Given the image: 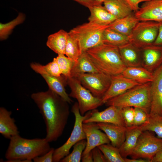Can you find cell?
Segmentation results:
<instances>
[{
  "label": "cell",
  "mask_w": 162,
  "mask_h": 162,
  "mask_svg": "<svg viewBox=\"0 0 162 162\" xmlns=\"http://www.w3.org/2000/svg\"><path fill=\"white\" fill-rule=\"evenodd\" d=\"M151 82L149 116L162 115V64L153 72Z\"/></svg>",
  "instance_id": "obj_13"
},
{
  "label": "cell",
  "mask_w": 162,
  "mask_h": 162,
  "mask_svg": "<svg viewBox=\"0 0 162 162\" xmlns=\"http://www.w3.org/2000/svg\"><path fill=\"white\" fill-rule=\"evenodd\" d=\"M30 67L35 72L41 75L48 74L57 77H60L62 76L59 66L54 58L52 62L46 65L32 63Z\"/></svg>",
  "instance_id": "obj_30"
},
{
  "label": "cell",
  "mask_w": 162,
  "mask_h": 162,
  "mask_svg": "<svg viewBox=\"0 0 162 162\" xmlns=\"http://www.w3.org/2000/svg\"><path fill=\"white\" fill-rule=\"evenodd\" d=\"M108 106L100 112L96 109L91 110L90 116L83 123H108L126 127L122 116V108L112 105Z\"/></svg>",
  "instance_id": "obj_11"
},
{
  "label": "cell",
  "mask_w": 162,
  "mask_h": 162,
  "mask_svg": "<svg viewBox=\"0 0 162 162\" xmlns=\"http://www.w3.org/2000/svg\"><path fill=\"white\" fill-rule=\"evenodd\" d=\"M67 83L71 90L69 96L77 100L82 115L103 104L101 98L94 96L77 78L70 77L67 79Z\"/></svg>",
  "instance_id": "obj_7"
},
{
  "label": "cell",
  "mask_w": 162,
  "mask_h": 162,
  "mask_svg": "<svg viewBox=\"0 0 162 162\" xmlns=\"http://www.w3.org/2000/svg\"><path fill=\"white\" fill-rule=\"evenodd\" d=\"M10 140L5 154L8 162H32L34 158L44 154L51 148L45 138L27 139L18 134Z\"/></svg>",
  "instance_id": "obj_2"
},
{
  "label": "cell",
  "mask_w": 162,
  "mask_h": 162,
  "mask_svg": "<svg viewBox=\"0 0 162 162\" xmlns=\"http://www.w3.org/2000/svg\"><path fill=\"white\" fill-rule=\"evenodd\" d=\"M82 162H93L92 151L82 156Z\"/></svg>",
  "instance_id": "obj_43"
},
{
  "label": "cell",
  "mask_w": 162,
  "mask_h": 162,
  "mask_svg": "<svg viewBox=\"0 0 162 162\" xmlns=\"http://www.w3.org/2000/svg\"><path fill=\"white\" fill-rule=\"evenodd\" d=\"M109 0H96V5H101L104 2Z\"/></svg>",
  "instance_id": "obj_46"
},
{
  "label": "cell",
  "mask_w": 162,
  "mask_h": 162,
  "mask_svg": "<svg viewBox=\"0 0 162 162\" xmlns=\"http://www.w3.org/2000/svg\"><path fill=\"white\" fill-rule=\"evenodd\" d=\"M134 108V116L133 125L140 126L146 122L148 120L149 114L140 108Z\"/></svg>",
  "instance_id": "obj_36"
},
{
  "label": "cell",
  "mask_w": 162,
  "mask_h": 162,
  "mask_svg": "<svg viewBox=\"0 0 162 162\" xmlns=\"http://www.w3.org/2000/svg\"><path fill=\"white\" fill-rule=\"evenodd\" d=\"M140 84L125 77L122 74L112 76L110 86L102 98L103 104L109 99Z\"/></svg>",
  "instance_id": "obj_14"
},
{
  "label": "cell",
  "mask_w": 162,
  "mask_h": 162,
  "mask_svg": "<svg viewBox=\"0 0 162 162\" xmlns=\"http://www.w3.org/2000/svg\"><path fill=\"white\" fill-rule=\"evenodd\" d=\"M96 123L98 128L106 135L111 145L119 148L125 140L126 127L111 123Z\"/></svg>",
  "instance_id": "obj_17"
},
{
  "label": "cell",
  "mask_w": 162,
  "mask_h": 162,
  "mask_svg": "<svg viewBox=\"0 0 162 162\" xmlns=\"http://www.w3.org/2000/svg\"><path fill=\"white\" fill-rule=\"evenodd\" d=\"M12 112L3 107L0 108V133L5 138L10 139L19 134L15 121L11 117Z\"/></svg>",
  "instance_id": "obj_20"
},
{
  "label": "cell",
  "mask_w": 162,
  "mask_h": 162,
  "mask_svg": "<svg viewBox=\"0 0 162 162\" xmlns=\"http://www.w3.org/2000/svg\"><path fill=\"white\" fill-rule=\"evenodd\" d=\"M112 76L103 72L85 73L76 78L95 97L101 98L109 88Z\"/></svg>",
  "instance_id": "obj_10"
},
{
  "label": "cell",
  "mask_w": 162,
  "mask_h": 162,
  "mask_svg": "<svg viewBox=\"0 0 162 162\" xmlns=\"http://www.w3.org/2000/svg\"><path fill=\"white\" fill-rule=\"evenodd\" d=\"M159 22L154 21H140L128 37L130 42L141 49L153 45L158 32Z\"/></svg>",
  "instance_id": "obj_8"
},
{
  "label": "cell",
  "mask_w": 162,
  "mask_h": 162,
  "mask_svg": "<svg viewBox=\"0 0 162 162\" xmlns=\"http://www.w3.org/2000/svg\"><path fill=\"white\" fill-rule=\"evenodd\" d=\"M142 131L141 125L126 127L125 140L118 148L123 158H126L132 154L136 146L138 138Z\"/></svg>",
  "instance_id": "obj_18"
},
{
  "label": "cell",
  "mask_w": 162,
  "mask_h": 162,
  "mask_svg": "<svg viewBox=\"0 0 162 162\" xmlns=\"http://www.w3.org/2000/svg\"><path fill=\"white\" fill-rule=\"evenodd\" d=\"M31 97L45 122V138L49 143L56 141L62 134L67 124L70 115L69 103L50 89L33 93Z\"/></svg>",
  "instance_id": "obj_1"
},
{
  "label": "cell",
  "mask_w": 162,
  "mask_h": 162,
  "mask_svg": "<svg viewBox=\"0 0 162 162\" xmlns=\"http://www.w3.org/2000/svg\"><path fill=\"white\" fill-rule=\"evenodd\" d=\"M82 128L86 136V145L82 156L88 153L96 147L110 142L105 133L98 128L96 123H83Z\"/></svg>",
  "instance_id": "obj_12"
},
{
  "label": "cell",
  "mask_w": 162,
  "mask_h": 162,
  "mask_svg": "<svg viewBox=\"0 0 162 162\" xmlns=\"http://www.w3.org/2000/svg\"><path fill=\"white\" fill-rule=\"evenodd\" d=\"M88 8L96 5V0H73Z\"/></svg>",
  "instance_id": "obj_42"
},
{
  "label": "cell",
  "mask_w": 162,
  "mask_h": 162,
  "mask_svg": "<svg viewBox=\"0 0 162 162\" xmlns=\"http://www.w3.org/2000/svg\"><path fill=\"white\" fill-rule=\"evenodd\" d=\"M122 74L140 84L151 82L154 78L153 73L142 66L127 67Z\"/></svg>",
  "instance_id": "obj_25"
},
{
  "label": "cell",
  "mask_w": 162,
  "mask_h": 162,
  "mask_svg": "<svg viewBox=\"0 0 162 162\" xmlns=\"http://www.w3.org/2000/svg\"><path fill=\"white\" fill-rule=\"evenodd\" d=\"M85 52L100 71L111 76L122 74L127 68L117 46L103 43Z\"/></svg>",
  "instance_id": "obj_3"
},
{
  "label": "cell",
  "mask_w": 162,
  "mask_h": 162,
  "mask_svg": "<svg viewBox=\"0 0 162 162\" xmlns=\"http://www.w3.org/2000/svg\"><path fill=\"white\" fill-rule=\"evenodd\" d=\"M92 151L94 162H108L104 154L97 147L93 148Z\"/></svg>",
  "instance_id": "obj_39"
},
{
  "label": "cell",
  "mask_w": 162,
  "mask_h": 162,
  "mask_svg": "<svg viewBox=\"0 0 162 162\" xmlns=\"http://www.w3.org/2000/svg\"><path fill=\"white\" fill-rule=\"evenodd\" d=\"M68 32L61 29L50 35L46 44L51 50L58 55H65V50Z\"/></svg>",
  "instance_id": "obj_27"
},
{
  "label": "cell",
  "mask_w": 162,
  "mask_h": 162,
  "mask_svg": "<svg viewBox=\"0 0 162 162\" xmlns=\"http://www.w3.org/2000/svg\"><path fill=\"white\" fill-rule=\"evenodd\" d=\"M102 72L94 64L86 52L82 53L77 62L74 63L71 73V77L76 78L85 73Z\"/></svg>",
  "instance_id": "obj_21"
},
{
  "label": "cell",
  "mask_w": 162,
  "mask_h": 162,
  "mask_svg": "<svg viewBox=\"0 0 162 162\" xmlns=\"http://www.w3.org/2000/svg\"><path fill=\"white\" fill-rule=\"evenodd\" d=\"M55 149L51 148L46 153L41 156L34 158L33 160L34 162H53V155Z\"/></svg>",
  "instance_id": "obj_38"
},
{
  "label": "cell",
  "mask_w": 162,
  "mask_h": 162,
  "mask_svg": "<svg viewBox=\"0 0 162 162\" xmlns=\"http://www.w3.org/2000/svg\"><path fill=\"white\" fill-rule=\"evenodd\" d=\"M25 18V15L20 13L12 21L6 23L0 24V38L1 40L6 39L13 29L16 26L22 23Z\"/></svg>",
  "instance_id": "obj_33"
},
{
  "label": "cell",
  "mask_w": 162,
  "mask_h": 162,
  "mask_svg": "<svg viewBox=\"0 0 162 162\" xmlns=\"http://www.w3.org/2000/svg\"><path fill=\"white\" fill-rule=\"evenodd\" d=\"M141 125L143 131L153 132L158 137L162 138V115L149 116L148 121Z\"/></svg>",
  "instance_id": "obj_32"
},
{
  "label": "cell",
  "mask_w": 162,
  "mask_h": 162,
  "mask_svg": "<svg viewBox=\"0 0 162 162\" xmlns=\"http://www.w3.org/2000/svg\"><path fill=\"white\" fill-rule=\"evenodd\" d=\"M141 50L142 66L153 73L162 64V46L152 45Z\"/></svg>",
  "instance_id": "obj_16"
},
{
  "label": "cell",
  "mask_w": 162,
  "mask_h": 162,
  "mask_svg": "<svg viewBox=\"0 0 162 162\" xmlns=\"http://www.w3.org/2000/svg\"><path fill=\"white\" fill-rule=\"evenodd\" d=\"M103 4L105 8L117 19L133 13V10L126 0H109Z\"/></svg>",
  "instance_id": "obj_24"
},
{
  "label": "cell",
  "mask_w": 162,
  "mask_h": 162,
  "mask_svg": "<svg viewBox=\"0 0 162 162\" xmlns=\"http://www.w3.org/2000/svg\"><path fill=\"white\" fill-rule=\"evenodd\" d=\"M134 14L140 21L162 22V0L143 2Z\"/></svg>",
  "instance_id": "obj_15"
},
{
  "label": "cell",
  "mask_w": 162,
  "mask_h": 162,
  "mask_svg": "<svg viewBox=\"0 0 162 162\" xmlns=\"http://www.w3.org/2000/svg\"><path fill=\"white\" fill-rule=\"evenodd\" d=\"M110 25H102L88 22L73 28L70 31L80 40L83 52L103 44V32Z\"/></svg>",
  "instance_id": "obj_6"
},
{
  "label": "cell",
  "mask_w": 162,
  "mask_h": 162,
  "mask_svg": "<svg viewBox=\"0 0 162 162\" xmlns=\"http://www.w3.org/2000/svg\"><path fill=\"white\" fill-rule=\"evenodd\" d=\"M86 145V140H82L73 146L72 152L62 159L61 162H80Z\"/></svg>",
  "instance_id": "obj_34"
},
{
  "label": "cell",
  "mask_w": 162,
  "mask_h": 162,
  "mask_svg": "<svg viewBox=\"0 0 162 162\" xmlns=\"http://www.w3.org/2000/svg\"><path fill=\"white\" fill-rule=\"evenodd\" d=\"M151 82L136 86L109 99L105 104L106 106H114L122 108L126 106L140 108L149 114Z\"/></svg>",
  "instance_id": "obj_4"
},
{
  "label": "cell",
  "mask_w": 162,
  "mask_h": 162,
  "mask_svg": "<svg viewBox=\"0 0 162 162\" xmlns=\"http://www.w3.org/2000/svg\"><path fill=\"white\" fill-rule=\"evenodd\" d=\"M118 48L121 58L127 67L142 66L141 49L130 43Z\"/></svg>",
  "instance_id": "obj_19"
},
{
  "label": "cell",
  "mask_w": 162,
  "mask_h": 162,
  "mask_svg": "<svg viewBox=\"0 0 162 162\" xmlns=\"http://www.w3.org/2000/svg\"><path fill=\"white\" fill-rule=\"evenodd\" d=\"M91 111H88L85 115L82 116L80 112L77 102L74 104L71 110L75 117L73 129L65 142L61 146L55 149L53 162H60L62 159L70 154V148L76 143L81 140L86 139L82 128V124L83 121L90 116Z\"/></svg>",
  "instance_id": "obj_5"
},
{
  "label": "cell",
  "mask_w": 162,
  "mask_h": 162,
  "mask_svg": "<svg viewBox=\"0 0 162 162\" xmlns=\"http://www.w3.org/2000/svg\"><path fill=\"white\" fill-rule=\"evenodd\" d=\"M125 162H150V161L147 159L143 158H132L129 159L127 158H124Z\"/></svg>",
  "instance_id": "obj_45"
},
{
  "label": "cell",
  "mask_w": 162,
  "mask_h": 162,
  "mask_svg": "<svg viewBox=\"0 0 162 162\" xmlns=\"http://www.w3.org/2000/svg\"><path fill=\"white\" fill-rule=\"evenodd\" d=\"M153 133L147 130L142 131L130 155L131 158L145 159L151 162L156 154L162 149V138L156 136Z\"/></svg>",
  "instance_id": "obj_9"
},
{
  "label": "cell",
  "mask_w": 162,
  "mask_h": 162,
  "mask_svg": "<svg viewBox=\"0 0 162 162\" xmlns=\"http://www.w3.org/2000/svg\"><path fill=\"white\" fill-rule=\"evenodd\" d=\"M54 58L59 66L62 75L67 81V79L71 77V71L74 63L64 55H58Z\"/></svg>",
  "instance_id": "obj_35"
},
{
  "label": "cell",
  "mask_w": 162,
  "mask_h": 162,
  "mask_svg": "<svg viewBox=\"0 0 162 162\" xmlns=\"http://www.w3.org/2000/svg\"><path fill=\"white\" fill-rule=\"evenodd\" d=\"M47 83L49 89L60 96L69 104L73 101L67 93L65 88L67 80L62 76L60 77L53 76L48 74L41 75Z\"/></svg>",
  "instance_id": "obj_23"
},
{
  "label": "cell",
  "mask_w": 162,
  "mask_h": 162,
  "mask_svg": "<svg viewBox=\"0 0 162 162\" xmlns=\"http://www.w3.org/2000/svg\"><path fill=\"white\" fill-rule=\"evenodd\" d=\"M140 21L133 13L124 17L117 19L110 25L109 28L128 37Z\"/></svg>",
  "instance_id": "obj_26"
},
{
  "label": "cell",
  "mask_w": 162,
  "mask_h": 162,
  "mask_svg": "<svg viewBox=\"0 0 162 162\" xmlns=\"http://www.w3.org/2000/svg\"><path fill=\"white\" fill-rule=\"evenodd\" d=\"M134 107L126 106L122 109V114L126 127L133 125L134 116Z\"/></svg>",
  "instance_id": "obj_37"
},
{
  "label": "cell",
  "mask_w": 162,
  "mask_h": 162,
  "mask_svg": "<svg viewBox=\"0 0 162 162\" xmlns=\"http://www.w3.org/2000/svg\"><path fill=\"white\" fill-rule=\"evenodd\" d=\"M90 15L88 22L102 25L111 24L117 19L101 5H94L88 8Z\"/></svg>",
  "instance_id": "obj_22"
},
{
  "label": "cell",
  "mask_w": 162,
  "mask_h": 162,
  "mask_svg": "<svg viewBox=\"0 0 162 162\" xmlns=\"http://www.w3.org/2000/svg\"><path fill=\"white\" fill-rule=\"evenodd\" d=\"M101 151L108 162H125L118 148L111 144H104L97 147Z\"/></svg>",
  "instance_id": "obj_31"
},
{
  "label": "cell",
  "mask_w": 162,
  "mask_h": 162,
  "mask_svg": "<svg viewBox=\"0 0 162 162\" xmlns=\"http://www.w3.org/2000/svg\"><path fill=\"white\" fill-rule=\"evenodd\" d=\"M104 44L119 47L130 43L128 37L109 27L104 31L103 35Z\"/></svg>",
  "instance_id": "obj_29"
},
{
  "label": "cell",
  "mask_w": 162,
  "mask_h": 162,
  "mask_svg": "<svg viewBox=\"0 0 162 162\" xmlns=\"http://www.w3.org/2000/svg\"><path fill=\"white\" fill-rule=\"evenodd\" d=\"M151 162H162V149L156 154Z\"/></svg>",
  "instance_id": "obj_44"
},
{
  "label": "cell",
  "mask_w": 162,
  "mask_h": 162,
  "mask_svg": "<svg viewBox=\"0 0 162 162\" xmlns=\"http://www.w3.org/2000/svg\"><path fill=\"white\" fill-rule=\"evenodd\" d=\"M131 8L134 13L139 9V4L142 2H144L150 0H126Z\"/></svg>",
  "instance_id": "obj_40"
},
{
  "label": "cell",
  "mask_w": 162,
  "mask_h": 162,
  "mask_svg": "<svg viewBox=\"0 0 162 162\" xmlns=\"http://www.w3.org/2000/svg\"><path fill=\"white\" fill-rule=\"evenodd\" d=\"M82 53L80 40L70 31L68 32L65 55L75 63Z\"/></svg>",
  "instance_id": "obj_28"
},
{
  "label": "cell",
  "mask_w": 162,
  "mask_h": 162,
  "mask_svg": "<svg viewBox=\"0 0 162 162\" xmlns=\"http://www.w3.org/2000/svg\"><path fill=\"white\" fill-rule=\"evenodd\" d=\"M159 24L158 34L153 45L162 46V22H159Z\"/></svg>",
  "instance_id": "obj_41"
}]
</instances>
